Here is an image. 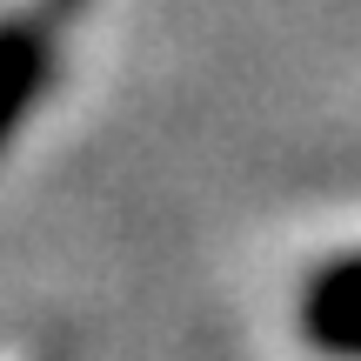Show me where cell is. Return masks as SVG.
<instances>
[{
  "label": "cell",
  "mask_w": 361,
  "mask_h": 361,
  "mask_svg": "<svg viewBox=\"0 0 361 361\" xmlns=\"http://www.w3.org/2000/svg\"><path fill=\"white\" fill-rule=\"evenodd\" d=\"M301 335L322 355H361V255H335L301 281Z\"/></svg>",
  "instance_id": "1"
},
{
  "label": "cell",
  "mask_w": 361,
  "mask_h": 361,
  "mask_svg": "<svg viewBox=\"0 0 361 361\" xmlns=\"http://www.w3.org/2000/svg\"><path fill=\"white\" fill-rule=\"evenodd\" d=\"M47 80H54V27L34 13H7L0 20V147L34 114Z\"/></svg>",
  "instance_id": "2"
}]
</instances>
